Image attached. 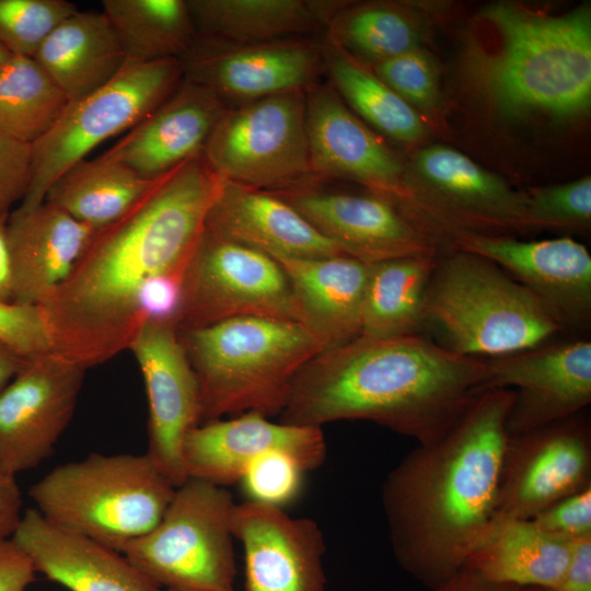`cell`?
I'll list each match as a JSON object with an SVG mask.
<instances>
[{
    "label": "cell",
    "mask_w": 591,
    "mask_h": 591,
    "mask_svg": "<svg viewBox=\"0 0 591 591\" xmlns=\"http://www.w3.org/2000/svg\"><path fill=\"white\" fill-rule=\"evenodd\" d=\"M306 473L291 454L271 451L250 464L239 483L245 501L283 509L299 498Z\"/></svg>",
    "instance_id": "obj_39"
},
{
    "label": "cell",
    "mask_w": 591,
    "mask_h": 591,
    "mask_svg": "<svg viewBox=\"0 0 591 591\" xmlns=\"http://www.w3.org/2000/svg\"><path fill=\"white\" fill-rule=\"evenodd\" d=\"M224 181L262 190L311 186L305 91L228 107L202 149Z\"/></svg>",
    "instance_id": "obj_10"
},
{
    "label": "cell",
    "mask_w": 591,
    "mask_h": 591,
    "mask_svg": "<svg viewBox=\"0 0 591 591\" xmlns=\"http://www.w3.org/2000/svg\"><path fill=\"white\" fill-rule=\"evenodd\" d=\"M12 303L40 305L70 275L94 230L44 201L7 220Z\"/></svg>",
    "instance_id": "obj_26"
},
{
    "label": "cell",
    "mask_w": 591,
    "mask_h": 591,
    "mask_svg": "<svg viewBox=\"0 0 591 591\" xmlns=\"http://www.w3.org/2000/svg\"><path fill=\"white\" fill-rule=\"evenodd\" d=\"M273 258L290 282L300 324L315 338L322 351L360 336L370 263L347 255Z\"/></svg>",
    "instance_id": "obj_27"
},
{
    "label": "cell",
    "mask_w": 591,
    "mask_h": 591,
    "mask_svg": "<svg viewBox=\"0 0 591 591\" xmlns=\"http://www.w3.org/2000/svg\"><path fill=\"white\" fill-rule=\"evenodd\" d=\"M82 366L48 352L30 359L0 392V472L15 476L51 455L83 386Z\"/></svg>",
    "instance_id": "obj_12"
},
{
    "label": "cell",
    "mask_w": 591,
    "mask_h": 591,
    "mask_svg": "<svg viewBox=\"0 0 591 591\" xmlns=\"http://www.w3.org/2000/svg\"><path fill=\"white\" fill-rule=\"evenodd\" d=\"M333 90L379 131L403 143L418 141L425 125L412 105L373 72L334 46L322 47Z\"/></svg>",
    "instance_id": "obj_35"
},
{
    "label": "cell",
    "mask_w": 591,
    "mask_h": 591,
    "mask_svg": "<svg viewBox=\"0 0 591 591\" xmlns=\"http://www.w3.org/2000/svg\"><path fill=\"white\" fill-rule=\"evenodd\" d=\"M32 176L31 144L0 134V218H8L21 202Z\"/></svg>",
    "instance_id": "obj_43"
},
{
    "label": "cell",
    "mask_w": 591,
    "mask_h": 591,
    "mask_svg": "<svg viewBox=\"0 0 591 591\" xmlns=\"http://www.w3.org/2000/svg\"><path fill=\"white\" fill-rule=\"evenodd\" d=\"M259 413L206 421L186 436L183 462L187 478L219 486L239 483L255 460L271 451L294 456L308 472L326 459L322 428L275 422Z\"/></svg>",
    "instance_id": "obj_21"
},
{
    "label": "cell",
    "mask_w": 591,
    "mask_h": 591,
    "mask_svg": "<svg viewBox=\"0 0 591 591\" xmlns=\"http://www.w3.org/2000/svg\"><path fill=\"white\" fill-rule=\"evenodd\" d=\"M0 343L27 360L51 352L42 308L0 302Z\"/></svg>",
    "instance_id": "obj_41"
},
{
    "label": "cell",
    "mask_w": 591,
    "mask_h": 591,
    "mask_svg": "<svg viewBox=\"0 0 591 591\" xmlns=\"http://www.w3.org/2000/svg\"><path fill=\"white\" fill-rule=\"evenodd\" d=\"M197 34L247 45L297 38L320 31L328 4L302 0H189Z\"/></svg>",
    "instance_id": "obj_30"
},
{
    "label": "cell",
    "mask_w": 591,
    "mask_h": 591,
    "mask_svg": "<svg viewBox=\"0 0 591 591\" xmlns=\"http://www.w3.org/2000/svg\"><path fill=\"white\" fill-rule=\"evenodd\" d=\"M102 7L130 61L179 59L197 37L184 0H103Z\"/></svg>",
    "instance_id": "obj_33"
},
{
    "label": "cell",
    "mask_w": 591,
    "mask_h": 591,
    "mask_svg": "<svg viewBox=\"0 0 591 591\" xmlns=\"http://www.w3.org/2000/svg\"><path fill=\"white\" fill-rule=\"evenodd\" d=\"M487 376L486 359L456 355L421 334L359 336L302 368L280 421L322 428L368 420L426 445L448 433Z\"/></svg>",
    "instance_id": "obj_3"
},
{
    "label": "cell",
    "mask_w": 591,
    "mask_h": 591,
    "mask_svg": "<svg viewBox=\"0 0 591 591\" xmlns=\"http://www.w3.org/2000/svg\"><path fill=\"white\" fill-rule=\"evenodd\" d=\"M228 106L183 77L176 90L102 155L141 177L158 178L202 152Z\"/></svg>",
    "instance_id": "obj_23"
},
{
    "label": "cell",
    "mask_w": 591,
    "mask_h": 591,
    "mask_svg": "<svg viewBox=\"0 0 591 591\" xmlns=\"http://www.w3.org/2000/svg\"><path fill=\"white\" fill-rule=\"evenodd\" d=\"M513 397L482 392L447 434L417 445L384 479L394 557L429 590L464 567L495 520Z\"/></svg>",
    "instance_id": "obj_2"
},
{
    "label": "cell",
    "mask_w": 591,
    "mask_h": 591,
    "mask_svg": "<svg viewBox=\"0 0 591 591\" xmlns=\"http://www.w3.org/2000/svg\"><path fill=\"white\" fill-rule=\"evenodd\" d=\"M36 572L70 591H162L118 553L26 509L11 537Z\"/></svg>",
    "instance_id": "obj_24"
},
{
    "label": "cell",
    "mask_w": 591,
    "mask_h": 591,
    "mask_svg": "<svg viewBox=\"0 0 591 591\" xmlns=\"http://www.w3.org/2000/svg\"><path fill=\"white\" fill-rule=\"evenodd\" d=\"M158 179L143 178L100 155L68 167L49 187L44 201L96 231L124 216Z\"/></svg>",
    "instance_id": "obj_31"
},
{
    "label": "cell",
    "mask_w": 591,
    "mask_h": 591,
    "mask_svg": "<svg viewBox=\"0 0 591 591\" xmlns=\"http://www.w3.org/2000/svg\"><path fill=\"white\" fill-rule=\"evenodd\" d=\"M69 103L34 58L12 55L0 68V134L33 144Z\"/></svg>",
    "instance_id": "obj_34"
},
{
    "label": "cell",
    "mask_w": 591,
    "mask_h": 591,
    "mask_svg": "<svg viewBox=\"0 0 591 591\" xmlns=\"http://www.w3.org/2000/svg\"><path fill=\"white\" fill-rule=\"evenodd\" d=\"M22 507L15 476L0 472V540L12 537L23 515Z\"/></svg>",
    "instance_id": "obj_46"
},
{
    "label": "cell",
    "mask_w": 591,
    "mask_h": 591,
    "mask_svg": "<svg viewBox=\"0 0 591 591\" xmlns=\"http://www.w3.org/2000/svg\"><path fill=\"white\" fill-rule=\"evenodd\" d=\"M571 543L555 538L532 520H495L464 566L486 580L514 588L551 589L561 579Z\"/></svg>",
    "instance_id": "obj_29"
},
{
    "label": "cell",
    "mask_w": 591,
    "mask_h": 591,
    "mask_svg": "<svg viewBox=\"0 0 591 591\" xmlns=\"http://www.w3.org/2000/svg\"><path fill=\"white\" fill-rule=\"evenodd\" d=\"M234 505L223 486L189 477L160 522L120 553L160 588L233 590Z\"/></svg>",
    "instance_id": "obj_8"
},
{
    "label": "cell",
    "mask_w": 591,
    "mask_h": 591,
    "mask_svg": "<svg viewBox=\"0 0 591 591\" xmlns=\"http://www.w3.org/2000/svg\"><path fill=\"white\" fill-rule=\"evenodd\" d=\"M329 42L378 65L419 48L416 24L403 11L370 4L338 14L328 22Z\"/></svg>",
    "instance_id": "obj_36"
},
{
    "label": "cell",
    "mask_w": 591,
    "mask_h": 591,
    "mask_svg": "<svg viewBox=\"0 0 591 591\" xmlns=\"http://www.w3.org/2000/svg\"><path fill=\"white\" fill-rule=\"evenodd\" d=\"M545 591H591V536L571 543L568 566L559 582Z\"/></svg>",
    "instance_id": "obj_45"
},
{
    "label": "cell",
    "mask_w": 591,
    "mask_h": 591,
    "mask_svg": "<svg viewBox=\"0 0 591 591\" xmlns=\"http://www.w3.org/2000/svg\"><path fill=\"white\" fill-rule=\"evenodd\" d=\"M241 316L300 323L290 282L275 258L204 231L182 277L176 327L200 328Z\"/></svg>",
    "instance_id": "obj_11"
},
{
    "label": "cell",
    "mask_w": 591,
    "mask_h": 591,
    "mask_svg": "<svg viewBox=\"0 0 591 591\" xmlns=\"http://www.w3.org/2000/svg\"><path fill=\"white\" fill-rule=\"evenodd\" d=\"M531 520L543 532L568 543L591 536V484L558 499Z\"/></svg>",
    "instance_id": "obj_42"
},
{
    "label": "cell",
    "mask_w": 591,
    "mask_h": 591,
    "mask_svg": "<svg viewBox=\"0 0 591 591\" xmlns=\"http://www.w3.org/2000/svg\"><path fill=\"white\" fill-rule=\"evenodd\" d=\"M345 255L366 263L437 255L432 240L390 201L304 186L274 192Z\"/></svg>",
    "instance_id": "obj_20"
},
{
    "label": "cell",
    "mask_w": 591,
    "mask_h": 591,
    "mask_svg": "<svg viewBox=\"0 0 591 591\" xmlns=\"http://www.w3.org/2000/svg\"><path fill=\"white\" fill-rule=\"evenodd\" d=\"M231 528L244 552L245 591H325V543L314 520L244 501L234 505Z\"/></svg>",
    "instance_id": "obj_19"
},
{
    "label": "cell",
    "mask_w": 591,
    "mask_h": 591,
    "mask_svg": "<svg viewBox=\"0 0 591 591\" xmlns=\"http://www.w3.org/2000/svg\"><path fill=\"white\" fill-rule=\"evenodd\" d=\"M8 218H0V302L12 303L13 277L5 232Z\"/></svg>",
    "instance_id": "obj_48"
},
{
    "label": "cell",
    "mask_w": 591,
    "mask_h": 591,
    "mask_svg": "<svg viewBox=\"0 0 591 591\" xmlns=\"http://www.w3.org/2000/svg\"><path fill=\"white\" fill-rule=\"evenodd\" d=\"M452 248L485 257L528 289L563 332L577 337L591 325V255L569 236L519 241L508 235L460 232Z\"/></svg>",
    "instance_id": "obj_13"
},
{
    "label": "cell",
    "mask_w": 591,
    "mask_h": 591,
    "mask_svg": "<svg viewBox=\"0 0 591 591\" xmlns=\"http://www.w3.org/2000/svg\"><path fill=\"white\" fill-rule=\"evenodd\" d=\"M437 255L370 263L360 336L394 338L420 334L425 327V293Z\"/></svg>",
    "instance_id": "obj_32"
},
{
    "label": "cell",
    "mask_w": 591,
    "mask_h": 591,
    "mask_svg": "<svg viewBox=\"0 0 591 591\" xmlns=\"http://www.w3.org/2000/svg\"><path fill=\"white\" fill-rule=\"evenodd\" d=\"M179 60L185 79L209 89L225 105L306 91L324 66L322 47L298 38L232 45L198 34Z\"/></svg>",
    "instance_id": "obj_17"
},
{
    "label": "cell",
    "mask_w": 591,
    "mask_h": 591,
    "mask_svg": "<svg viewBox=\"0 0 591 591\" xmlns=\"http://www.w3.org/2000/svg\"><path fill=\"white\" fill-rule=\"evenodd\" d=\"M12 55L0 44V68L9 60Z\"/></svg>",
    "instance_id": "obj_51"
},
{
    "label": "cell",
    "mask_w": 591,
    "mask_h": 591,
    "mask_svg": "<svg viewBox=\"0 0 591 591\" xmlns=\"http://www.w3.org/2000/svg\"><path fill=\"white\" fill-rule=\"evenodd\" d=\"M517 589L519 588L490 582L472 568L464 566L445 582L430 591H515Z\"/></svg>",
    "instance_id": "obj_47"
},
{
    "label": "cell",
    "mask_w": 591,
    "mask_h": 591,
    "mask_svg": "<svg viewBox=\"0 0 591 591\" xmlns=\"http://www.w3.org/2000/svg\"><path fill=\"white\" fill-rule=\"evenodd\" d=\"M222 183L201 152L94 231L70 275L39 305L53 351L88 370L127 350L141 325L140 291L154 277H183Z\"/></svg>",
    "instance_id": "obj_1"
},
{
    "label": "cell",
    "mask_w": 591,
    "mask_h": 591,
    "mask_svg": "<svg viewBox=\"0 0 591 591\" xmlns=\"http://www.w3.org/2000/svg\"><path fill=\"white\" fill-rule=\"evenodd\" d=\"M33 58L70 103L107 84L127 62L103 11L78 10L66 18Z\"/></svg>",
    "instance_id": "obj_28"
},
{
    "label": "cell",
    "mask_w": 591,
    "mask_h": 591,
    "mask_svg": "<svg viewBox=\"0 0 591 591\" xmlns=\"http://www.w3.org/2000/svg\"><path fill=\"white\" fill-rule=\"evenodd\" d=\"M484 18L499 46L480 57L475 73L490 105L506 118L569 119L591 103V11L560 15L499 2Z\"/></svg>",
    "instance_id": "obj_4"
},
{
    "label": "cell",
    "mask_w": 591,
    "mask_h": 591,
    "mask_svg": "<svg viewBox=\"0 0 591 591\" xmlns=\"http://www.w3.org/2000/svg\"><path fill=\"white\" fill-rule=\"evenodd\" d=\"M128 350L141 371L149 406L147 454L178 487L187 475L186 436L202 422L199 386L174 323L146 321Z\"/></svg>",
    "instance_id": "obj_16"
},
{
    "label": "cell",
    "mask_w": 591,
    "mask_h": 591,
    "mask_svg": "<svg viewBox=\"0 0 591 591\" xmlns=\"http://www.w3.org/2000/svg\"><path fill=\"white\" fill-rule=\"evenodd\" d=\"M178 337L198 382L202 422L280 415L297 375L322 351L302 324L270 317H233Z\"/></svg>",
    "instance_id": "obj_5"
},
{
    "label": "cell",
    "mask_w": 591,
    "mask_h": 591,
    "mask_svg": "<svg viewBox=\"0 0 591 591\" xmlns=\"http://www.w3.org/2000/svg\"><path fill=\"white\" fill-rule=\"evenodd\" d=\"M77 11L66 0H0V44L13 56L33 58L47 36Z\"/></svg>",
    "instance_id": "obj_37"
},
{
    "label": "cell",
    "mask_w": 591,
    "mask_h": 591,
    "mask_svg": "<svg viewBox=\"0 0 591 591\" xmlns=\"http://www.w3.org/2000/svg\"><path fill=\"white\" fill-rule=\"evenodd\" d=\"M590 484L591 425L581 412L510 437L495 520H531Z\"/></svg>",
    "instance_id": "obj_15"
},
{
    "label": "cell",
    "mask_w": 591,
    "mask_h": 591,
    "mask_svg": "<svg viewBox=\"0 0 591 591\" xmlns=\"http://www.w3.org/2000/svg\"><path fill=\"white\" fill-rule=\"evenodd\" d=\"M414 166L424 188L410 193L405 202L419 205L449 227L452 236L487 228H523L524 194L464 153L430 146L416 153Z\"/></svg>",
    "instance_id": "obj_18"
},
{
    "label": "cell",
    "mask_w": 591,
    "mask_h": 591,
    "mask_svg": "<svg viewBox=\"0 0 591 591\" xmlns=\"http://www.w3.org/2000/svg\"><path fill=\"white\" fill-rule=\"evenodd\" d=\"M166 591H233V590H217V589H199V588H170Z\"/></svg>",
    "instance_id": "obj_50"
},
{
    "label": "cell",
    "mask_w": 591,
    "mask_h": 591,
    "mask_svg": "<svg viewBox=\"0 0 591 591\" xmlns=\"http://www.w3.org/2000/svg\"><path fill=\"white\" fill-rule=\"evenodd\" d=\"M373 73L415 109L438 103V67L420 47L375 65Z\"/></svg>",
    "instance_id": "obj_40"
},
{
    "label": "cell",
    "mask_w": 591,
    "mask_h": 591,
    "mask_svg": "<svg viewBox=\"0 0 591 591\" xmlns=\"http://www.w3.org/2000/svg\"><path fill=\"white\" fill-rule=\"evenodd\" d=\"M205 231L271 257L345 255L276 193L224 179L206 217Z\"/></svg>",
    "instance_id": "obj_25"
},
{
    "label": "cell",
    "mask_w": 591,
    "mask_h": 591,
    "mask_svg": "<svg viewBox=\"0 0 591 591\" xmlns=\"http://www.w3.org/2000/svg\"><path fill=\"white\" fill-rule=\"evenodd\" d=\"M183 80L178 58L150 62L127 60L107 84L69 103L54 127L31 144L32 176L20 202L33 209L44 202L53 183L105 140L127 132L162 104Z\"/></svg>",
    "instance_id": "obj_9"
},
{
    "label": "cell",
    "mask_w": 591,
    "mask_h": 591,
    "mask_svg": "<svg viewBox=\"0 0 591 591\" xmlns=\"http://www.w3.org/2000/svg\"><path fill=\"white\" fill-rule=\"evenodd\" d=\"M424 317L440 346L478 359L531 349L563 333L538 300L502 268L454 248L438 255Z\"/></svg>",
    "instance_id": "obj_6"
},
{
    "label": "cell",
    "mask_w": 591,
    "mask_h": 591,
    "mask_svg": "<svg viewBox=\"0 0 591 591\" xmlns=\"http://www.w3.org/2000/svg\"><path fill=\"white\" fill-rule=\"evenodd\" d=\"M482 392L514 393L507 419L510 437L564 420L591 403V341L576 337L486 359Z\"/></svg>",
    "instance_id": "obj_14"
},
{
    "label": "cell",
    "mask_w": 591,
    "mask_h": 591,
    "mask_svg": "<svg viewBox=\"0 0 591 591\" xmlns=\"http://www.w3.org/2000/svg\"><path fill=\"white\" fill-rule=\"evenodd\" d=\"M515 591H545V590L541 588H519Z\"/></svg>",
    "instance_id": "obj_52"
},
{
    "label": "cell",
    "mask_w": 591,
    "mask_h": 591,
    "mask_svg": "<svg viewBox=\"0 0 591 591\" xmlns=\"http://www.w3.org/2000/svg\"><path fill=\"white\" fill-rule=\"evenodd\" d=\"M175 489L147 453H92L54 467L28 495L47 519L120 553L160 522Z\"/></svg>",
    "instance_id": "obj_7"
},
{
    "label": "cell",
    "mask_w": 591,
    "mask_h": 591,
    "mask_svg": "<svg viewBox=\"0 0 591 591\" xmlns=\"http://www.w3.org/2000/svg\"><path fill=\"white\" fill-rule=\"evenodd\" d=\"M523 228H584L591 221V178L524 194Z\"/></svg>",
    "instance_id": "obj_38"
},
{
    "label": "cell",
    "mask_w": 591,
    "mask_h": 591,
    "mask_svg": "<svg viewBox=\"0 0 591 591\" xmlns=\"http://www.w3.org/2000/svg\"><path fill=\"white\" fill-rule=\"evenodd\" d=\"M310 164L314 178L358 182L394 205L407 196L403 167L393 152L360 121L333 88L305 91Z\"/></svg>",
    "instance_id": "obj_22"
},
{
    "label": "cell",
    "mask_w": 591,
    "mask_h": 591,
    "mask_svg": "<svg viewBox=\"0 0 591 591\" xmlns=\"http://www.w3.org/2000/svg\"><path fill=\"white\" fill-rule=\"evenodd\" d=\"M36 570L30 557L12 538L0 540V591H25Z\"/></svg>",
    "instance_id": "obj_44"
},
{
    "label": "cell",
    "mask_w": 591,
    "mask_h": 591,
    "mask_svg": "<svg viewBox=\"0 0 591 591\" xmlns=\"http://www.w3.org/2000/svg\"><path fill=\"white\" fill-rule=\"evenodd\" d=\"M27 359L0 343V392L21 371Z\"/></svg>",
    "instance_id": "obj_49"
}]
</instances>
